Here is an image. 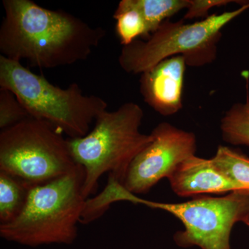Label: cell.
Instances as JSON below:
<instances>
[{"instance_id": "17", "label": "cell", "mask_w": 249, "mask_h": 249, "mask_svg": "<svg viewBox=\"0 0 249 249\" xmlns=\"http://www.w3.org/2000/svg\"><path fill=\"white\" fill-rule=\"evenodd\" d=\"M232 2L238 1L230 0H190V6L187 9L184 19L205 17L212 8L225 6Z\"/></svg>"}, {"instance_id": "14", "label": "cell", "mask_w": 249, "mask_h": 249, "mask_svg": "<svg viewBox=\"0 0 249 249\" xmlns=\"http://www.w3.org/2000/svg\"><path fill=\"white\" fill-rule=\"evenodd\" d=\"M113 18L116 21V34L124 47L130 45L137 40V37H148L142 16L129 6L127 0H122L119 3Z\"/></svg>"}, {"instance_id": "7", "label": "cell", "mask_w": 249, "mask_h": 249, "mask_svg": "<svg viewBox=\"0 0 249 249\" xmlns=\"http://www.w3.org/2000/svg\"><path fill=\"white\" fill-rule=\"evenodd\" d=\"M135 204L163 210L179 219L184 230L174 236L179 247L231 249L234 224L249 215V189L237 190L222 197L196 198L175 204L155 202L137 196Z\"/></svg>"}, {"instance_id": "10", "label": "cell", "mask_w": 249, "mask_h": 249, "mask_svg": "<svg viewBox=\"0 0 249 249\" xmlns=\"http://www.w3.org/2000/svg\"><path fill=\"white\" fill-rule=\"evenodd\" d=\"M168 180L174 193L180 196L223 194L245 189L223 172L213 159L196 155L180 163Z\"/></svg>"}, {"instance_id": "9", "label": "cell", "mask_w": 249, "mask_h": 249, "mask_svg": "<svg viewBox=\"0 0 249 249\" xmlns=\"http://www.w3.org/2000/svg\"><path fill=\"white\" fill-rule=\"evenodd\" d=\"M187 66L183 55L165 59L142 73L140 91L144 101L163 116L182 108L183 79Z\"/></svg>"}, {"instance_id": "5", "label": "cell", "mask_w": 249, "mask_h": 249, "mask_svg": "<svg viewBox=\"0 0 249 249\" xmlns=\"http://www.w3.org/2000/svg\"><path fill=\"white\" fill-rule=\"evenodd\" d=\"M249 9V1L235 11L213 14L191 24L167 19L146 40H137L123 47L119 65L127 73L142 74L177 55H183L190 66L210 63L215 58L223 28Z\"/></svg>"}, {"instance_id": "3", "label": "cell", "mask_w": 249, "mask_h": 249, "mask_svg": "<svg viewBox=\"0 0 249 249\" xmlns=\"http://www.w3.org/2000/svg\"><path fill=\"white\" fill-rule=\"evenodd\" d=\"M143 115L139 105L125 103L115 111L101 113L87 135L68 139L75 163L84 170L85 199L96 191L104 174L122 184L132 160L152 141L151 134L140 132Z\"/></svg>"}, {"instance_id": "11", "label": "cell", "mask_w": 249, "mask_h": 249, "mask_svg": "<svg viewBox=\"0 0 249 249\" xmlns=\"http://www.w3.org/2000/svg\"><path fill=\"white\" fill-rule=\"evenodd\" d=\"M31 188L14 175L0 170V222L14 221L22 212Z\"/></svg>"}, {"instance_id": "6", "label": "cell", "mask_w": 249, "mask_h": 249, "mask_svg": "<svg viewBox=\"0 0 249 249\" xmlns=\"http://www.w3.org/2000/svg\"><path fill=\"white\" fill-rule=\"evenodd\" d=\"M53 124L29 117L0 133V170L29 186L70 173L78 165L65 139Z\"/></svg>"}, {"instance_id": "2", "label": "cell", "mask_w": 249, "mask_h": 249, "mask_svg": "<svg viewBox=\"0 0 249 249\" xmlns=\"http://www.w3.org/2000/svg\"><path fill=\"white\" fill-rule=\"evenodd\" d=\"M85 172L78 165L71 172L33 186L22 212L14 221L0 224L1 238L27 247L71 245L85 200Z\"/></svg>"}, {"instance_id": "15", "label": "cell", "mask_w": 249, "mask_h": 249, "mask_svg": "<svg viewBox=\"0 0 249 249\" xmlns=\"http://www.w3.org/2000/svg\"><path fill=\"white\" fill-rule=\"evenodd\" d=\"M212 159L229 178L245 189H249V157L229 147L219 145Z\"/></svg>"}, {"instance_id": "1", "label": "cell", "mask_w": 249, "mask_h": 249, "mask_svg": "<svg viewBox=\"0 0 249 249\" xmlns=\"http://www.w3.org/2000/svg\"><path fill=\"white\" fill-rule=\"evenodd\" d=\"M0 52L30 66L53 69L84 61L101 44L106 29L93 27L62 10H50L32 0H3Z\"/></svg>"}, {"instance_id": "16", "label": "cell", "mask_w": 249, "mask_h": 249, "mask_svg": "<svg viewBox=\"0 0 249 249\" xmlns=\"http://www.w3.org/2000/svg\"><path fill=\"white\" fill-rule=\"evenodd\" d=\"M30 117L17 97L9 90L0 89V128H8Z\"/></svg>"}, {"instance_id": "8", "label": "cell", "mask_w": 249, "mask_h": 249, "mask_svg": "<svg viewBox=\"0 0 249 249\" xmlns=\"http://www.w3.org/2000/svg\"><path fill=\"white\" fill-rule=\"evenodd\" d=\"M152 141L129 165L122 185L134 195L145 194L162 178H169L187 159L196 155V137L168 123L152 131Z\"/></svg>"}, {"instance_id": "4", "label": "cell", "mask_w": 249, "mask_h": 249, "mask_svg": "<svg viewBox=\"0 0 249 249\" xmlns=\"http://www.w3.org/2000/svg\"><path fill=\"white\" fill-rule=\"evenodd\" d=\"M0 89L14 93L30 117L47 121L70 139L89 133L91 123L108 107L102 98L84 94L76 83L62 89L1 55Z\"/></svg>"}, {"instance_id": "12", "label": "cell", "mask_w": 249, "mask_h": 249, "mask_svg": "<svg viewBox=\"0 0 249 249\" xmlns=\"http://www.w3.org/2000/svg\"><path fill=\"white\" fill-rule=\"evenodd\" d=\"M127 1L131 7L137 10L142 16L146 26L148 37L168 18L181 10L188 9L190 6V0H127Z\"/></svg>"}, {"instance_id": "18", "label": "cell", "mask_w": 249, "mask_h": 249, "mask_svg": "<svg viewBox=\"0 0 249 249\" xmlns=\"http://www.w3.org/2000/svg\"><path fill=\"white\" fill-rule=\"evenodd\" d=\"M242 222L245 223L246 225L248 226V227H249V215L247 216V217H246L243 221H242Z\"/></svg>"}, {"instance_id": "13", "label": "cell", "mask_w": 249, "mask_h": 249, "mask_svg": "<svg viewBox=\"0 0 249 249\" xmlns=\"http://www.w3.org/2000/svg\"><path fill=\"white\" fill-rule=\"evenodd\" d=\"M247 80L245 102L234 104L226 112L221 121L222 139L226 142L234 145L249 146V80Z\"/></svg>"}]
</instances>
